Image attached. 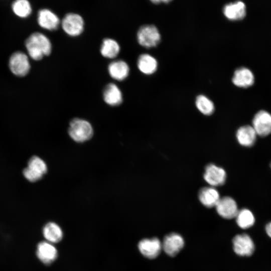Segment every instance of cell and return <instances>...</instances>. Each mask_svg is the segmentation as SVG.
<instances>
[{
	"mask_svg": "<svg viewBox=\"0 0 271 271\" xmlns=\"http://www.w3.org/2000/svg\"><path fill=\"white\" fill-rule=\"evenodd\" d=\"M257 135L264 137L271 133V114L266 111L260 110L254 115L252 126Z\"/></svg>",
	"mask_w": 271,
	"mask_h": 271,
	"instance_id": "obj_7",
	"label": "cell"
},
{
	"mask_svg": "<svg viewBox=\"0 0 271 271\" xmlns=\"http://www.w3.org/2000/svg\"><path fill=\"white\" fill-rule=\"evenodd\" d=\"M28 53L33 59L40 60L50 54L52 44L49 39L41 33L32 34L26 41Z\"/></svg>",
	"mask_w": 271,
	"mask_h": 271,
	"instance_id": "obj_1",
	"label": "cell"
},
{
	"mask_svg": "<svg viewBox=\"0 0 271 271\" xmlns=\"http://www.w3.org/2000/svg\"><path fill=\"white\" fill-rule=\"evenodd\" d=\"M102 97L104 101L111 106H119L123 101L120 89L113 83H109L105 85L103 90Z\"/></svg>",
	"mask_w": 271,
	"mask_h": 271,
	"instance_id": "obj_15",
	"label": "cell"
},
{
	"mask_svg": "<svg viewBox=\"0 0 271 271\" xmlns=\"http://www.w3.org/2000/svg\"><path fill=\"white\" fill-rule=\"evenodd\" d=\"M237 225L242 229L251 227L254 223L255 218L253 213L247 209L238 210L235 217Z\"/></svg>",
	"mask_w": 271,
	"mask_h": 271,
	"instance_id": "obj_24",
	"label": "cell"
},
{
	"mask_svg": "<svg viewBox=\"0 0 271 271\" xmlns=\"http://www.w3.org/2000/svg\"><path fill=\"white\" fill-rule=\"evenodd\" d=\"M215 207L218 214L225 219L235 218L238 211L236 202L229 196L220 198Z\"/></svg>",
	"mask_w": 271,
	"mask_h": 271,
	"instance_id": "obj_10",
	"label": "cell"
},
{
	"mask_svg": "<svg viewBox=\"0 0 271 271\" xmlns=\"http://www.w3.org/2000/svg\"><path fill=\"white\" fill-rule=\"evenodd\" d=\"M233 246L234 252L240 256H249L254 250L252 239L245 233L237 235L233 238Z\"/></svg>",
	"mask_w": 271,
	"mask_h": 271,
	"instance_id": "obj_9",
	"label": "cell"
},
{
	"mask_svg": "<svg viewBox=\"0 0 271 271\" xmlns=\"http://www.w3.org/2000/svg\"><path fill=\"white\" fill-rule=\"evenodd\" d=\"M42 234L46 241L53 244L60 241L63 236L60 226L54 222H49L44 225Z\"/></svg>",
	"mask_w": 271,
	"mask_h": 271,
	"instance_id": "obj_22",
	"label": "cell"
},
{
	"mask_svg": "<svg viewBox=\"0 0 271 271\" xmlns=\"http://www.w3.org/2000/svg\"><path fill=\"white\" fill-rule=\"evenodd\" d=\"M223 12L225 17L230 20H240L245 16V5L241 1L228 4L224 7Z\"/></svg>",
	"mask_w": 271,
	"mask_h": 271,
	"instance_id": "obj_18",
	"label": "cell"
},
{
	"mask_svg": "<svg viewBox=\"0 0 271 271\" xmlns=\"http://www.w3.org/2000/svg\"><path fill=\"white\" fill-rule=\"evenodd\" d=\"M137 39L142 46L150 48L156 47L161 41V35L157 28L153 25L141 26L137 33Z\"/></svg>",
	"mask_w": 271,
	"mask_h": 271,
	"instance_id": "obj_5",
	"label": "cell"
},
{
	"mask_svg": "<svg viewBox=\"0 0 271 271\" xmlns=\"http://www.w3.org/2000/svg\"><path fill=\"white\" fill-rule=\"evenodd\" d=\"M257 134L252 126L246 125L239 127L236 132L238 142L242 146H252L256 139Z\"/></svg>",
	"mask_w": 271,
	"mask_h": 271,
	"instance_id": "obj_19",
	"label": "cell"
},
{
	"mask_svg": "<svg viewBox=\"0 0 271 271\" xmlns=\"http://www.w3.org/2000/svg\"><path fill=\"white\" fill-rule=\"evenodd\" d=\"M68 132L74 141L83 143L92 138L93 129L91 123L87 120L74 118L69 123Z\"/></svg>",
	"mask_w": 271,
	"mask_h": 271,
	"instance_id": "obj_2",
	"label": "cell"
},
{
	"mask_svg": "<svg viewBox=\"0 0 271 271\" xmlns=\"http://www.w3.org/2000/svg\"><path fill=\"white\" fill-rule=\"evenodd\" d=\"M64 32L71 37L80 36L85 29V20L78 13L68 12L65 14L60 23Z\"/></svg>",
	"mask_w": 271,
	"mask_h": 271,
	"instance_id": "obj_3",
	"label": "cell"
},
{
	"mask_svg": "<svg viewBox=\"0 0 271 271\" xmlns=\"http://www.w3.org/2000/svg\"><path fill=\"white\" fill-rule=\"evenodd\" d=\"M265 231L267 234L271 238V222L266 225Z\"/></svg>",
	"mask_w": 271,
	"mask_h": 271,
	"instance_id": "obj_27",
	"label": "cell"
},
{
	"mask_svg": "<svg viewBox=\"0 0 271 271\" xmlns=\"http://www.w3.org/2000/svg\"><path fill=\"white\" fill-rule=\"evenodd\" d=\"M270 168H271V163H270Z\"/></svg>",
	"mask_w": 271,
	"mask_h": 271,
	"instance_id": "obj_29",
	"label": "cell"
},
{
	"mask_svg": "<svg viewBox=\"0 0 271 271\" xmlns=\"http://www.w3.org/2000/svg\"><path fill=\"white\" fill-rule=\"evenodd\" d=\"M198 197L201 203L208 208L215 207L220 198L218 191L212 186L202 188L199 192Z\"/></svg>",
	"mask_w": 271,
	"mask_h": 271,
	"instance_id": "obj_21",
	"label": "cell"
},
{
	"mask_svg": "<svg viewBox=\"0 0 271 271\" xmlns=\"http://www.w3.org/2000/svg\"><path fill=\"white\" fill-rule=\"evenodd\" d=\"M36 254L42 263L49 265L56 260L58 251L53 243L42 241L39 242L37 245Z\"/></svg>",
	"mask_w": 271,
	"mask_h": 271,
	"instance_id": "obj_8",
	"label": "cell"
},
{
	"mask_svg": "<svg viewBox=\"0 0 271 271\" xmlns=\"http://www.w3.org/2000/svg\"><path fill=\"white\" fill-rule=\"evenodd\" d=\"M184 241L179 234L172 233L166 235L162 244V248L169 255H176L183 247Z\"/></svg>",
	"mask_w": 271,
	"mask_h": 271,
	"instance_id": "obj_14",
	"label": "cell"
},
{
	"mask_svg": "<svg viewBox=\"0 0 271 271\" xmlns=\"http://www.w3.org/2000/svg\"><path fill=\"white\" fill-rule=\"evenodd\" d=\"M38 22L40 26L43 29L54 31L59 28L61 20L58 15L52 11L44 9L38 13Z\"/></svg>",
	"mask_w": 271,
	"mask_h": 271,
	"instance_id": "obj_12",
	"label": "cell"
},
{
	"mask_svg": "<svg viewBox=\"0 0 271 271\" xmlns=\"http://www.w3.org/2000/svg\"><path fill=\"white\" fill-rule=\"evenodd\" d=\"M15 14L22 18L28 17L31 12V7L27 0H16L12 6Z\"/></svg>",
	"mask_w": 271,
	"mask_h": 271,
	"instance_id": "obj_26",
	"label": "cell"
},
{
	"mask_svg": "<svg viewBox=\"0 0 271 271\" xmlns=\"http://www.w3.org/2000/svg\"><path fill=\"white\" fill-rule=\"evenodd\" d=\"M225 170L214 164H209L205 168L204 179L212 187L223 185L226 180Z\"/></svg>",
	"mask_w": 271,
	"mask_h": 271,
	"instance_id": "obj_11",
	"label": "cell"
},
{
	"mask_svg": "<svg viewBox=\"0 0 271 271\" xmlns=\"http://www.w3.org/2000/svg\"><path fill=\"white\" fill-rule=\"evenodd\" d=\"M137 64L140 71L145 75L153 74L158 68V62L155 58L147 53L139 56Z\"/></svg>",
	"mask_w": 271,
	"mask_h": 271,
	"instance_id": "obj_20",
	"label": "cell"
},
{
	"mask_svg": "<svg viewBox=\"0 0 271 271\" xmlns=\"http://www.w3.org/2000/svg\"><path fill=\"white\" fill-rule=\"evenodd\" d=\"M120 51V45L115 40L111 38L103 39L100 52L103 57L107 59H114L118 56Z\"/></svg>",
	"mask_w": 271,
	"mask_h": 271,
	"instance_id": "obj_23",
	"label": "cell"
},
{
	"mask_svg": "<svg viewBox=\"0 0 271 271\" xmlns=\"http://www.w3.org/2000/svg\"><path fill=\"white\" fill-rule=\"evenodd\" d=\"M140 252L146 257L153 259L160 253L162 248V243L157 238L143 239L138 244Z\"/></svg>",
	"mask_w": 271,
	"mask_h": 271,
	"instance_id": "obj_13",
	"label": "cell"
},
{
	"mask_svg": "<svg viewBox=\"0 0 271 271\" xmlns=\"http://www.w3.org/2000/svg\"><path fill=\"white\" fill-rule=\"evenodd\" d=\"M232 80L235 86L246 88L253 85L254 77L253 74L249 69L240 67L234 71Z\"/></svg>",
	"mask_w": 271,
	"mask_h": 271,
	"instance_id": "obj_17",
	"label": "cell"
},
{
	"mask_svg": "<svg viewBox=\"0 0 271 271\" xmlns=\"http://www.w3.org/2000/svg\"><path fill=\"white\" fill-rule=\"evenodd\" d=\"M195 104L198 110L204 115H210L214 111L213 102L204 95H199L197 97Z\"/></svg>",
	"mask_w": 271,
	"mask_h": 271,
	"instance_id": "obj_25",
	"label": "cell"
},
{
	"mask_svg": "<svg viewBox=\"0 0 271 271\" xmlns=\"http://www.w3.org/2000/svg\"><path fill=\"white\" fill-rule=\"evenodd\" d=\"M152 3L158 4L161 3H168L171 2L172 0H150Z\"/></svg>",
	"mask_w": 271,
	"mask_h": 271,
	"instance_id": "obj_28",
	"label": "cell"
},
{
	"mask_svg": "<svg viewBox=\"0 0 271 271\" xmlns=\"http://www.w3.org/2000/svg\"><path fill=\"white\" fill-rule=\"evenodd\" d=\"M9 67L15 75L18 76H25L30 68L28 56L21 52L14 53L10 58Z\"/></svg>",
	"mask_w": 271,
	"mask_h": 271,
	"instance_id": "obj_6",
	"label": "cell"
},
{
	"mask_svg": "<svg viewBox=\"0 0 271 271\" xmlns=\"http://www.w3.org/2000/svg\"><path fill=\"white\" fill-rule=\"evenodd\" d=\"M48 171V166L45 161L37 156H33L28 161L23 170L24 178L31 183L41 180Z\"/></svg>",
	"mask_w": 271,
	"mask_h": 271,
	"instance_id": "obj_4",
	"label": "cell"
},
{
	"mask_svg": "<svg viewBox=\"0 0 271 271\" xmlns=\"http://www.w3.org/2000/svg\"><path fill=\"white\" fill-rule=\"evenodd\" d=\"M107 70L112 79L121 81L127 78L130 69L128 64L124 60H116L108 64Z\"/></svg>",
	"mask_w": 271,
	"mask_h": 271,
	"instance_id": "obj_16",
	"label": "cell"
}]
</instances>
